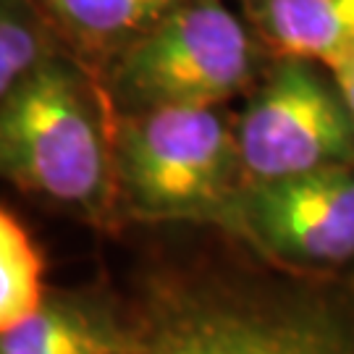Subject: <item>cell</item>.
I'll list each match as a JSON object with an SVG mask.
<instances>
[{"label": "cell", "instance_id": "52a82bcc", "mask_svg": "<svg viewBox=\"0 0 354 354\" xmlns=\"http://www.w3.org/2000/svg\"><path fill=\"white\" fill-rule=\"evenodd\" d=\"M76 64L95 76L187 0H35Z\"/></svg>", "mask_w": 354, "mask_h": 354}, {"label": "cell", "instance_id": "9c48e42d", "mask_svg": "<svg viewBox=\"0 0 354 354\" xmlns=\"http://www.w3.org/2000/svg\"><path fill=\"white\" fill-rule=\"evenodd\" d=\"M131 323L89 297H45L24 323L3 330L0 354H127Z\"/></svg>", "mask_w": 354, "mask_h": 354}, {"label": "cell", "instance_id": "3957f363", "mask_svg": "<svg viewBox=\"0 0 354 354\" xmlns=\"http://www.w3.org/2000/svg\"><path fill=\"white\" fill-rule=\"evenodd\" d=\"M260 39L223 0H187L97 76L113 113L218 108L247 89Z\"/></svg>", "mask_w": 354, "mask_h": 354}, {"label": "cell", "instance_id": "277c9868", "mask_svg": "<svg viewBox=\"0 0 354 354\" xmlns=\"http://www.w3.org/2000/svg\"><path fill=\"white\" fill-rule=\"evenodd\" d=\"M127 354H354V320L307 297L178 286L131 323Z\"/></svg>", "mask_w": 354, "mask_h": 354}, {"label": "cell", "instance_id": "7a4b0ae2", "mask_svg": "<svg viewBox=\"0 0 354 354\" xmlns=\"http://www.w3.org/2000/svg\"><path fill=\"white\" fill-rule=\"evenodd\" d=\"M121 213L145 221H213L241 187L236 127L218 108L113 113Z\"/></svg>", "mask_w": 354, "mask_h": 354}, {"label": "cell", "instance_id": "6da1fadb", "mask_svg": "<svg viewBox=\"0 0 354 354\" xmlns=\"http://www.w3.org/2000/svg\"><path fill=\"white\" fill-rule=\"evenodd\" d=\"M113 108L97 76L58 58L3 97L0 165L21 192L108 226L121 213Z\"/></svg>", "mask_w": 354, "mask_h": 354}, {"label": "cell", "instance_id": "7c38bea8", "mask_svg": "<svg viewBox=\"0 0 354 354\" xmlns=\"http://www.w3.org/2000/svg\"><path fill=\"white\" fill-rule=\"evenodd\" d=\"M330 79H333V84L339 89V95L344 97L346 102V108H349V115H352L354 121V53L352 55H346L344 61H339L336 66H330Z\"/></svg>", "mask_w": 354, "mask_h": 354}, {"label": "cell", "instance_id": "8fae6325", "mask_svg": "<svg viewBox=\"0 0 354 354\" xmlns=\"http://www.w3.org/2000/svg\"><path fill=\"white\" fill-rule=\"evenodd\" d=\"M45 302L42 257L16 215L0 213V328L8 330L32 317Z\"/></svg>", "mask_w": 354, "mask_h": 354}, {"label": "cell", "instance_id": "8992f818", "mask_svg": "<svg viewBox=\"0 0 354 354\" xmlns=\"http://www.w3.org/2000/svg\"><path fill=\"white\" fill-rule=\"evenodd\" d=\"M210 223L281 266L328 270L354 260V165L244 184Z\"/></svg>", "mask_w": 354, "mask_h": 354}, {"label": "cell", "instance_id": "ba28073f", "mask_svg": "<svg viewBox=\"0 0 354 354\" xmlns=\"http://www.w3.org/2000/svg\"><path fill=\"white\" fill-rule=\"evenodd\" d=\"M247 24L276 58L326 68L354 53V0H241Z\"/></svg>", "mask_w": 354, "mask_h": 354}, {"label": "cell", "instance_id": "30bf717a", "mask_svg": "<svg viewBox=\"0 0 354 354\" xmlns=\"http://www.w3.org/2000/svg\"><path fill=\"white\" fill-rule=\"evenodd\" d=\"M68 50L35 0L0 3V95L6 97L24 79ZM71 58V55H68Z\"/></svg>", "mask_w": 354, "mask_h": 354}, {"label": "cell", "instance_id": "5b68a950", "mask_svg": "<svg viewBox=\"0 0 354 354\" xmlns=\"http://www.w3.org/2000/svg\"><path fill=\"white\" fill-rule=\"evenodd\" d=\"M241 187L354 165V121L310 61L279 58L236 124Z\"/></svg>", "mask_w": 354, "mask_h": 354}]
</instances>
